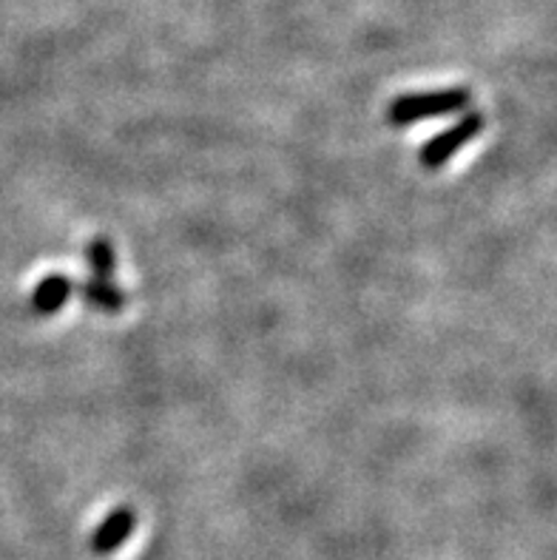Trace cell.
<instances>
[{"mask_svg": "<svg viewBox=\"0 0 557 560\" xmlns=\"http://www.w3.org/2000/svg\"><path fill=\"white\" fill-rule=\"evenodd\" d=\"M469 103H473V92L464 89V85L427 94H404V97H395L387 106V122L395 128L413 126V122L432 120V117L464 112Z\"/></svg>", "mask_w": 557, "mask_h": 560, "instance_id": "obj_1", "label": "cell"}, {"mask_svg": "<svg viewBox=\"0 0 557 560\" xmlns=\"http://www.w3.org/2000/svg\"><path fill=\"white\" fill-rule=\"evenodd\" d=\"M480 128H484V114L469 112L464 120H459L452 128H446V131L432 137V140L418 151V163H421L423 168H441V165L450 163L452 156L464 149L466 142H473L475 137L480 135Z\"/></svg>", "mask_w": 557, "mask_h": 560, "instance_id": "obj_2", "label": "cell"}, {"mask_svg": "<svg viewBox=\"0 0 557 560\" xmlns=\"http://www.w3.org/2000/svg\"><path fill=\"white\" fill-rule=\"evenodd\" d=\"M137 526V515L135 510H128V506H123V510H114L112 515H108L103 524L94 529L92 535V552L94 555H112L117 552V549L126 544L128 538H131V533H135Z\"/></svg>", "mask_w": 557, "mask_h": 560, "instance_id": "obj_3", "label": "cell"}, {"mask_svg": "<svg viewBox=\"0 0 557 560\" xmlns=\"http://www.w3.org/2000/svg\"><path fill=\"white\" fill-rule=\"evenodd\" d=\"M71 291H74V284H71L69 277H63V273H51V277L43 279L35 288V293H32V311H35L37 316H51V313H57L66 302H69Z\"/></svg>", "mask_w": 557, "mask_h": 560, "instance_id": "obj_4", "label": "cell"}, {"mask_svg": "<svg viewBox=\"0 0 557 560\" xmlns=\"http://www.w3.org/2000/svg\"><path fill=\"white\" fill-rule=\"evenodd\" d=\"M80 293H83V299L89 305L97 307V311L103 313H120L123 307H126V293H123L112 279H89Z\"/></svg>", "mask_w": 557, "mask_h": 560, "instance_id": "obj_5", "label": "cell"}, {"mask_svg": "<svg viewBox=\"0 0 557 560\" xmlns=\"http://www.w3.org/2000/svg\"><path fill=\"white\" fill-rule=\"evenodd\" d=\"M85 259H89V265H92L94 277L100 279H108L114 273V248L112 242L108 240H94L92 245H89V250H85Z\"/></svg>", "mask_w": 557, "mask_h": 560, "instance_id": "obj_6", "label": "cell"}]
</instances>
